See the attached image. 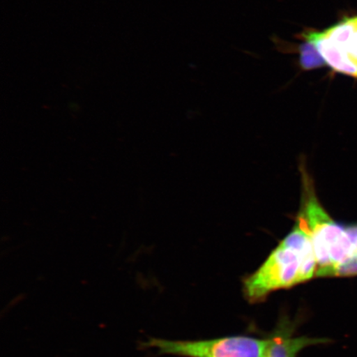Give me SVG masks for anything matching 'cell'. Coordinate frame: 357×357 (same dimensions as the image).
Masks as SVG:
<instances>
[{
	"label": "cell",
	"instance_id": "7a4b0ae2",
	"mask_svg": "<svg viewBox=\"0 0 357 357\" xmlns=\"http://www.w3.org/2000/svg\"><path fill=\"white\" fill-rule=\"evenodd\" d=\"M317 261L309 234L296 222L259 269L243 282L250 303L263 302L272 292L289 289L316 278Z\"/></svg>",
	"mask_w": 357,
	"mask_h": 357
},
{
	"label": "cell",
	"instance_id": "6da1fadb",
	"mask_svg": "<svg viewBox=\"0 0 357 357\" xmlns=\"http://www.w3.org/2000/svg\"><path fill=\"white\" fill-rule=\"evenodd\" d=\"M302 206L297 222L310 235L317 261L316 278L347 276L357 263L354 227L341 226L325 211L311 181L303 176Z\"/></svg>",
	"mask_w": 357,
	"mask_h": 357
},
{
	"label": "cell",
	"instance_id": "277c9868",
	"mask_svg": "<svg viewBox=\"0 0 357 357\" xmlns=\"http://www.w3.org/2000/svg\"><path fill=\"white\" fill-rule=\"evenodd\" d=\"M324 61L337 73L357 78V17L337 22L322 32L303 34Z\"/></svg>",
	"mask_w": 357,
	"mask_h": 357
},
{
	"label": "cell",
	"instance_id": "3957f363",
	"mask_svg": "<svg viewBox=\"0 0 357 357\" xmlns=\"http://www.w3.org/2000/svg\"><path fill=\"white\" fill-rule=\"evenodd\" d=\"M269 339L231 336L201 341H169L150 338L142 343L160 355L183 357H266Z\"/></svg>",
	"mask_w": 357,
	"mask_h": 357
},
{
	"label": "cell",
	"instance_id": "5b68a950",
	"mask_svg": "<svg viewBox=\"0 0 357 357\" xmlns=\"http://www.w3.org/2000/svg\"><path fill=\"white\" fill-rule=\"evenodd\" d=\"M287 324L280 331L276 333L273 337L269 338L266 357H297L305 347L319 344L326 342L325 339L311 338L307 337H294L291 330L287 329Z\"/></svg>",
	"mask_w": 357,
	"mask_h": 357
}]
</instances>
